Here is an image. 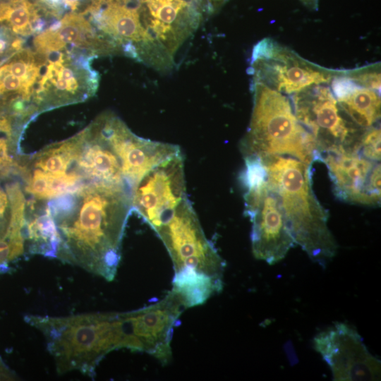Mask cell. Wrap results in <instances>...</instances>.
I'll list each match as a JSON object with an SVG mask.
<instances>
[{"label":"cell","instance_id":"52a82bcc","mask_svg":"<svg viewBox=\"0 0 381 381\" xmlns=\"http://www.w3.org/2000/svg\"><path fill=\"white\" fill-rule=\"evenodd\" d=\"M323 85H313L294 95L295 115L313 136L320 156L332 151H353L365 131L350 126L340 114L333 92Z\"/></svg>","mask_w":381,"mask_h":381},{"label":"cell","instance_id":"cb8c5ba5","mask_svg":"<svg viewBox=\"0 0 381 381\" xmlns=\"http://www.w3.org/2000/svg\"><path fill=\"white\" fill-rule=\"evenodd\" d=\"M15 120L25 123V121L13 114L11 110L0 101V133L12 138L14 134Z\"/></svg>","mask_w":381,"mask_h":381},{"label":"cell","instance_id":"5b68a950","mask_svg":"<svg viewBox=\"0 0 381 381\" xmlns=\"http://www.w3.org/2000/svg\"><path fill=\"white\" fill-rule=\"evenodd\" d=\"M241 150L243 157L282 155L310 165L320 159L313 136L296 118L289 99L257 81L251 119Z\"/></svg>","mask_w":381,"mask_h":381},{"label":"cell","instance_id":"2e32d148","mask_svg":"<svg viewBox=\"0 0 381 381\" xmlns=\"http://www.w3.org/2000/svg\"><path fill=\"white\" fill-rule=\"evenodd\" d=\"M44 62L42 55L24 47L1 62L0 99L22 100L33 107L31 99Z\"/></svg>","mask_w":381,"mask_h":381},{"label":"cell","instance_id":"484cf974","mask_svg":"<svg viewBox=\"0 0 381 381\" xmlns=\"http://www.w3.org/2000/svg\"><path fill=\"white\" fill-rule=\"evenodd\" d=\"M0 1H6V0H0Z\"/></svg>","mask_w":381,"mask_h":381},{"label":"cell","instance_id":"ba28073f","mask_svg":"<svg viewBox=\"0 0 381 381\" xmlns=\"http://www.w3.org/2000/svg\"><path fill=\"white\" fill-rule=\"evenodd\" d=\"M186 309L181 296L171 289L154 303L121 312L123 348L148 353L162 364H167L172 356L174 326Z\"/></svg>","mask_w":381,"mask_h":381},{"label":"cell","instance_id":"ac0fdd59","mask_svg":"<svg viewBox=\"0 0 381 381\" xmlns=\"http://www.w3.org/2000/svg\"><path fill=\"white\" fill-rule=\"evenodd\" d=\"M47 0H6L0 2V24L20 37L37 35L61 18Z\"/></svg>","mask_w":381,"mask_h":381},{"label":"cell","instance_id":"ffe728a7","mask_svg":"<svg viewBox=\"0 0 381 381\" xmlns=\"http://www.w3.org/2000/svg\"><path fill=\"white\" fill-rule=\"evenodd\" d=\"M76 151L77 141L74 135L68 140L46 147L23 165L56 176L75 173Z\"/></svg>","mask_w":381,"mask_h":381},{"label":"cell","instance_id":"277c9868","mask_svg":"<svg viewBox=\"0 0 381 381\" xmlns=\"http://www.w3.org/2000/svg\"><path fill=\"white\" fill-rule=\"evenodd\" d=\"M25 320L44 337L59 374L78 371L92 377L107 354L123 349L120 313L59 317L30 315Z\"/></svg>","mask_w":381,"mask_h":381},{"label":"cell","instance_id":"7a4b0ae2","mask_svg":"<svg viewBox=\"0 0 381 381\" xmlns=\"http://www.w3.org/2000/svg\"><path fill=\"white\" fill-rule=\"evenodd\" d=\"M174 267L172 288L186 308L203 304L222 291L225 261L206 238L188 198L155 230Z\"/></svg>","mask_w":381,"mask_h":381},{"label":"cell","instance_id":"d4e9b609","mask_svg":"<svg viewBox=\"0 0 381 381\" xmlns=\"http://www.w3.org/2000/svg\"><path fill=\"white\" fill-rule=\"evenodd\" d=\"M130 1L131 0H92L91 1V3H95V4H104V3H107V2H109V1Z\"/></svg>","mask_w":381,"mask_h":381},{"label":"cell","instance_id":"603a6c76","mask_svg":"<svg viewBox=\"0 0 381 381\" xmlns=\"http://www.w3.org/2000/svg\"><path fill=\"white\" fill-rule=\"evenodd\" d=\"M24 39L0 24V62L23 48Z\"/></svg>","mask_w":381,"mask_h":381},{"label":"cell","instance_id":"5bb4252c","mask_svg":"<svg viewBox=\"0 0 381 381\" xmlns=\"http://www.w3.org/2000/svg\"><path fill=\"white\" fill-rule=\"evenodd\" d=\"M334 193L340 200L377 206L380 203V164L352 151H332L321 155Z\"/></svg>","mask_w":381,"mask_h":381},{"label":"cell","instance_id":"4fadbf2b","mask_svg":"<svg viewBox=\"0 0 381 381\" xmlns=\"http://www.w3.org/2000/svg\"><path fill=\"white\" fill-rule=\"evenodd\" d=\"M94 122L119 158L123 176L132 193L147 172L181 152L177 145L138 137L112 113H104Z\"/></svg>","mask_w":381,"mask_h":381},{"label":"cell","instance_id":"44dd1931","mask_svg":"<svg viewBox=\"0 0 381 381\" xmlns=\"http://www.w3.org/2000/svg\"><path fill=\"white\" fill-rule=\"evenodd\" d=\"M363 157L376 162L380 160V128L372 127L361 135L354 150Z\"/></svg>","mask_w":381,"mask_h":381},{"label":"cell","instance_id":"4316f807","mask_svg":"<svg viewBox=\"0 0 381 381\" xmlns=\"http://www.w3.org/2000/svg\"><path fill=\"white\" fill-rule=\"evenodd\" d=\"M1 63V62H0Z\"/></svg>","mask_w":381,"mask_h":381},{"label":"cell","instance_id":"83f0119b","mask_svg":"<svg viewBox=\"0 0 381 381\" xmlns=\"http://www.w3.org/2000/svg\"><path fill=\"white\" fill-rule=\"evenodd\" d=\"M190 1V0H189Z\"/></svg>","mask_w":381,"mask_h":381},{"label":"cell","instance_id":"9a60e30c","mask_svg":"<svg viewBox=\"0 0 381 381\" xmlns=\"http://www.w3.org/2000/svg\"><path fill=\"white\" fill-rule=\"evenodd\" d=\"M74 171L86 183L123 187L132 191L123 176L121 162L93 121L75 135Z\"/></svg>","mask_w":381,"mask_h":381},{"label":"cell","instance_id":"3957f363","mask_svg":"<svg viewBox=\"0 0 381 381\" xmlns=\"http://www.w3.org/2000/svg\"><path fill=\"white\" fill-rule=\"evenodd\" d=\"M260 159L267 181L279 197L295 243L325 267L336 255L338 244L328 228V212L313 189L312 165L282 155Z\"/></svg>","mask_w":381,"mask_h":381},{"label":"cell","instance_id":"7c38bea8","mask_svg":"<svg viewBox=\"0 0 381 381\" xmlns=\"http://www.w3.org/2000/svg\"><path fill=\"white\" fill-rule=\"evenodd\" d=\"M184 158L181 152L147 172L131 196L132 210L155 230L186 198Z\"/></svg>","mask_w":381,"mask_h":381},{"label":"cell","instance_id":"8992f818","mask_svg":"<svg viewBox=\"0 0 381 381\" xmlns=\"http://www.w3.org/2000/svg\"><path fill=\"white\" fill-rule=\"evenodd\" d=\"M32 97L37 113L79 103L92 97L99 76L90 66L93 55L75 49L48 54Z\"/></svg>","mask_w":381,"mask_h":381},{"label":"cell","instance_id":"7402d4cb","mask_svg":"<svg viewBox=\"0 0 381 381\" xmlns=\"http://www.w3.org/2000/svg\"><path fill=\"white\" fill-rule=\"evenodd\" d=\"M347 75L357 84L376 90L380 89V66L373 65L353 71H346Z\"/></svg>","mask_w":381,"mask_h":381},{"label":"cell","instance_id":"d6986e66","mask_svg":"<svg viewBox=\"0 0 381 381\" xmlns=\"http://www.w3.org/2000/svg\"><path fill=\"white\" fill-rule=\"evenodd\" d=\"M30 253L57 258L60 238L54 218L47 205L25 218L23 229Z\"/></svg>","mask_w":381,"mask_h":381},{"label":"cell","instance_id":"30bf717a","mask_svg":"<svg viewBox=\"0 0 381 381\" xmlns=\"http://www.w3.org/2000/svg\"><path fill=\"white\" fill-rule=\"evenodd\" d=\"M252 68L254 81L286 94L328 83L339 72L312 64L270 39H264L254 47Z\"/></svg>","mask_w":381,"mask_h":381},{"label":"cell","instance_id":"9c48e42d","mask_svg":"<svg viewBox=\"0 0 381 381\" xmlns=\"http://www.w3.org/2000/svg\"><path fill=\"white\" fill-rule=\"evenodd\" d=\"M245 188L244 214L252 224L253 254L258 260L274 265L296 245L279 197L267 179Z\"/></svg>","mask_w":381,"mask_h":381},{"label":"cell","instance_id":"e0dca14e","mask_svg":"<svg viewBox=\"0 0 381 381\" xmlns=\"http://www.w3.org/2000/svg\"><path fill=\"white\" fill-rule=\"evenodd\" d=\"M332 92L342 111L359 128L374 126L380 118L378 90L365 87L352 80L346 71H339L332 80Z\"/></svg>","mask_w":381,"mask_h":381},{"label":"cell","instance_id":"8fae6325","mask_svg":"<svg viewBox=\"0 0 381 381\" xmlns=\"http://www.w3.org/2000/svg\"><path fill=\"white\" fill-rule=\"evenodd\" d=\"M336 381L378 380L381 362L373 356L356 329L344 322L318 334L313 341Z\"/></svg>","mask_w":381,"mask_h":381},{"label":"cell","instance_id":"6da1fadb","mask_svg":"<svg viewBox=\"0 0 381 381\" xmlns=\"http://www.w3.org/2000/svg\"><path fill=\"white\" fill-rule=\"evenodd\" d=\"M123 187L86 183L48 200L60 243L57 258L112 281L131 206Z\"/></svg>","mask_w":381,"mask_h":381}]
</instances>
